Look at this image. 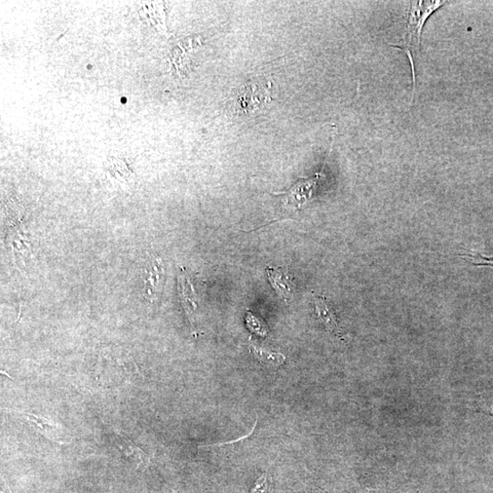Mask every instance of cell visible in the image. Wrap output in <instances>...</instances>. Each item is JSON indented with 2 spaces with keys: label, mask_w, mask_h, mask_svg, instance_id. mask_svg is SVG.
<instances>
[{
  "label": "cell",
  "mask_w": 493,
  "mask_h": 493,
  "mask_svg": "<svg viewBox=\"0 0 493 493\" xmlns=\"http://www.w3.org/2000/svg\"><path fill=\"white\" fill-rule=\"evenodd\" d=\"M447 2L428 0V2L401 3V12L393 21L390 29L389 45L402 51L407 57L412 75V101L416 90L415 61L421 54L422 37L428 20Z\"/></svg>",
  "instance_id": "cell-1"
},
{
  "label": "cell",
  "mask_w": 493,
  "mask_h": 493,
  "mask_svg": "<svg viewBox=\"0 0 493 493\" xmlns=\"http://www.w3.org/2000/svg\"><path fill=\"white\" fill-rule=\"evenodd\" d=\"M323 170L315 176L299 179L288 192L275 193L276 197L282 196L283 202L289 208L300 210L314 200L319 184L325 178Z\"/></svg>",
  "instance_id": "cell-2"
},
{
  "label": "cell",
  "mask_w": 493,
  "mask_h": 493,
  "mask_svg": "<svg viewBox=\"0 0 493 493\" xmlns=\"http://www.w3.org/2000/svg\"><path fill=\"white\" fill-rule=\"evenodd\" d=\"M181 274L178 273V292L182 306L185 311L189 322L195 326L196 310L198 308L196 292L191 279L183 268Z\"/></svg>",
  "instance_id": "cell-3"
},
{
  "label": "cell",
  "mask_w": 493,
  "mask_h": 493,
  "mask_svg": "<svg viewBox=\"0 0 493 493\" xmlns=\"http://www.w3.org/2000/svg\"><path fill=\"white\" fill-rule=\"evenodd\" d=\"M267 272L271 285L280 297L286 301H291L295 291L293 275L283 267H269Z\"/></svg>",
  "instance_id": "cell-4"
},
{
  "label": "cell",
  "mask_w": 493,
  "mask_h": 493,
  "mask_svg": "<svg viewBox=\"0 0 493 493\" xmlns=\"http://www.w3.org/2000/svg\"><path fill=\"white\" fill-rule=\"evenodd\" d=\"M144 288L147 292V298L152 300L155 298L164 278V264L160 259L155 258L152 260L150 268L145 270Z\"/></svg>",
  "instance_id": "cell-5"
},
{
  "label": "cell",
  "mask_w": 493,
  "mask_h": 493,
  "mask_svg": "<svg viewBox=\"0 0 493 493\" xmlns=\"http://www.w3.org/2000/svg\"><path fill=\"white\" fill-rule=\"evenodd\" d=\"M316 313L320 323L331 333L340 335V329L333 311L327 305L324 297L315 298Z\"/></svg>",
  "instance_id": "cell-6"
},
{
  "label": "cell",
  "mask_w": 493,
  "mask_h": 493,
  "mask_svg": "<svg viewBox=\"0 0 493 493\" xmlns=\"http://www.w3.org/2000/svg\"><path fill=\"white\" fill-rule=\"evenodd\" d=\"M106 171L111 181L124 185H129L133 181V172L122 160L116 158L110 160Z\"/></svg>",
  "instance_id": "cell-7"
},
{
  "label": "cell",
  "mask_w": 493,
  "mask_h": 493,
  "mask_svg": "<svg viewBox=\"0 0 493 493\" xmlns=\"http://www.w3.org/2000/svg\"><path fill=\"white\" fill-rule=\"evenodd\" d=\"M249 349L255 359L269 368L277 369L286 361V357L283 354L267 350L253 344L250 345Z\"/></svg>",
  "instance_id": "cell-8"
},
{
  "label": "cell",
  "mask_w": 493,
  "mask_h": 493,
  "mask_svg": "<svg viewBox=\"0 0 493 493\" xmlns=\"http://www.w3.org/2000/svg\"><path fill=\"white\" fill-rule=\"evenodd\" d=\"M27 420L29 423L35 430L40 431L42 435L45 436L47 439L54 442L60 443V441L54 436L57 431V427L55 424L42 418V416H37L32 414H27Z\"/></svg>",
  "instance_id": "cell-9"
},
{
  "label": "cell",
  "mask_w": 493,
  "mask_h": 493,
  "mask_svg": "<svg viewBox=\"0 0 493 493\" xmlns=\"http://www.w3.org/2000/svg\"><path fill=\"white\" fill-rule=\"evenodd\" d=\"M246 325L252 333L258 336L267 337L269 333L267 325L252 315L250 311L247 313Z\"/></svg>",
  "instance_id": "cell-10"
},
{
  "label": "cell",
  "mask_w": 493,
  "mask_h": 493,
  "mask_svg": "<svg viewBox=\"0 0 493 493\" xmlns=\"http://www.w3.org/2000/svg\"><path fill=\"white\" fill-rule=\"evenodd\" d=\"M461 257L474 265V267H493V256H485L479 252L471 251L462 254Z\"/></svg>",
  "instance_id": "cell-11"
},
{
  "label": "cell",
  "mask_w": 493,
  "mask_h": 493,
  "mask_svg": "<svg viewBox=\"0 0 493 493\" xmlns=\"http://www.w3.org/2000/svg\"><path fill=\"white\" fill-rule=\"evenodd\" d=\"M251 493H272V481L267 474H263L256 481Z\"/></svg>",
  "instance_id": "cell-12"
},
{
  "label": "cell",
  "mask_w": 493,
  "mask_h": 493,
  "mask_svg": "<svg viewBox=\"0 0 493 493\" xmlns=\"http://www.w3.org/2000/svg\"><path fill=\"white\" fill-rule=\"evenodd\" d=\"M478 409L487 415H493V398H483L479 401Z\"/></svg>",
  "instance_id": "cell-13"
}]
</instances>
